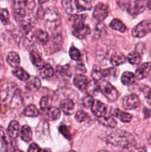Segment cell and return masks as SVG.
Listing matches in <instances>:
<instances>
[{
	"mask_svg": "<svg viewBox=\"0 0 151 152\" xmlns=\"http://www.w3.org/2000/svg\"><path fill=\"white\" fill-rule=\"evenodd\" d=\"M117 4L121 10H127L129 6L131 4L130 0H116Z\"/></svg>",
	"mask_w": 151,
	"mask_h": 152,
	"instance_id": "39",
	"label": "cell"
},
{
	"mask_svg": "<svg viewBox=\"0 0 151 152\" xmlns=\"http://www.w3.org/2000/svg\"><path fill=\"white\" fill-rule=\"evenodd\" d=\"M61 108L64 114L71 115L75 111V104L71 99H65L61 102Z\"/></svg>",
	"mask_w": 151,
	"mask_h": 152,
	"instance_id": "17",
	"label": "cell"
},
{
	"mask_svg": "<svg viewBox=\"0 0 151 152\" xmlns=\"http://www.w3.org/2000/svg\"><path fill=\"white\" fill-rule=\"evenodd\" d=\"M69 55L71 57V59H73V60L79 61L80 59H81V52L78 50V49H77L76 48L73 47V46H72V47L70 48Z\"/></svg>",
	"mask_w": 151,
	"mask_h": 152,
	"instance_id": "34",
	"label": "cell"
},
{
	"mask_svg": "<svg viewBox=\"0 0 151 152\" xmlns=\"http://www.w3.org/2000/svg\"><path fill=\"white\" fill-rule=\"evenodd\" d=\"M98 152H110V151H106V150H101V151H98Z\"/></svg>",
	"mask_w": 151,
	"mask_h": 152,
	"instance_id": "49",
	"label": "cell"
},
{
	"mask_svg": "<svg viewBox=\"0 0 151 152\" xmlns=\"http://www.w3.org/2000/svg\"><path fill=\"white\" fill-rule=\"evenodd\" d=\"M73 84L78 90L85 91L89 84L88 78L83 74H77L74 77Z\"/></svg>",
	"mask_w": 151,
	"mask_h": 152,
	"instance_id": "15",
	"label": "cell"
},
{
	"mask_svg": "<svg viewBox=\"0 0 151 152\" xmlns=\"http://www.w3.org/2000/svg\"><path fill=\"white\" fill-rule=\"evenodd\" d=\"M106 142L109 145L123 149L133 148L136 143L135 138L131 134L120 129L110 134L107 137Z\"/></svg>",
	"mask_w": 151,
	"mask_h": 152,
	"instance_id": "1",
	"label": "cell"
},
{
	"mask_svg": "<svg viewBox=\"0 0 151 152\" xmlns=\"http://www.w3.org/2000/svg\"><path fill=\"white\" fill-rule=\"evenodd\" d=\"M90 108H91L93 114L96 117H99V118L105 117L107 113L106 105L103 102L99 100H97V99H93Z\"/></svg>",
	"mask_w": 151,
	"mask_h": 152,
	"instance_id": "11",
	"label": "cell"
},
{
	"mask_svg": "<svg viewBox=\"0 0 151 152\" xmlns=\"http://www.w3.org/2000/svg\"><path fill=\"white\" fill-rule=\"evenodd\" d=\"M36 7L35 0H14L13 13L18 22H25L33 13Z\"/></svg>",
	"mask_w": 151,
	"mask_h": 152,
	"instance_id": "2",
	"label": "cell"
},
{
	"mask_svg": "<svg viewBox=\"0 0 151 152\" xmlns=\"http://www.w3.org/2000/svg\"><path fill=\"white\" fill-rule=\"evenodd\" d=\"M28 152H41V149L37 144L32 143L30 145Z\"/></svg>",
	"mask_w": 151,
	"mask_h": 152,
	"instance_id": "42",
	"label": "cell"
},
{
	"mask_svg": "<svg viewBox=\"0 0 151 152\" xmlns=\"http://www.w3.org/2000/svg\"><path fill=\"white\" fill-rule=\"evenodd\" d=\"M44 22L47 29H57L60 25V18L59 13L54 9L48 8L44 15Z\"/></svg>",
	"mask_w": 151,
	"mask_h": 152,
	"instance_id": "5",
	"label": "cell"
},
{
	"mask_svg": "<svg viewBox=\"0 0 151 152\" xmlns=\"http://www.w3.org/2000/svg\"><path fill=\"white\" fill-rule=\"evenodd\" d=\"M130 152H147V149L144 146L136 147V148H134V147H133V149H132Z\"/></svg>",
	"mask_w": 151,
	"mask_h": 152,
	"instance_id": "43",
	"label": "cell"
},
{
	"mask_svg": "<svg viewBox=\"0 0 151 152\" xmlns=\"http://www.w3.org/2000/svg\"><path fill=\"white\" fill-rule=\"evenodd\" d=\"M30 60L32 62V63L36 68H39V69L45 65V62H44V59L41 57V56L38 54V52L36 51V50H32L30 52Z\"/></svg>",
	"mask_w": 151,
	"mask_h": 152,
	"instance_id": "19",
	"label": "cell"
},
{
	"mask_svg": "<svg viewBox=\"0 0 151 152\" xmlns=\"http://www.w3.org/2000/svg\"><path fill=\"white\" fill-rule=\"evenodd\" d=\"M62 4L65 11L69 15H76L92 8L91 3L88 0H62Z\"/></svg>",
	"mask_w": 151,
	"mask_h": 152,
	"instance_id": "4",
	"label": "cell"
},
{
	"mask_svg": "<svg viewBox=\"0 0 151 152\" xmlns=\"http://www.w3.org/2000/svg\"><path fill=\"white\" fill-rule=\"evenodd\" d=\"M100 92H102L104 96L110 102H114L118 97V92L117 89L109 82L104 80L99 84Z\"/></svg>",
	"mask_w": 151,
	"mask_h": 152,
	"instance_id": "6",
	"label": "cell"
},
{
	"mask_svg": "<svg viewBox=\"0 0 151 152\" xmlns=\"http://www.w3.org/2000/svg\"><path fill=\"white\" fill-rule=\"evenodd\" d=\"M149 0H135L133 3H131L127 11L132 16H137L143 13L147 6Z\"/></svg>",
	"mask_w": 151,
	"mask_h": 152,
	"instance_id": "9",
	"label": "cell"
},
{
	"mask_svg": "<svg viewBox=\"0 0 151 152\" xmlns=\"http://www.w3.org/2000/svg\"><path fill=\"white\" fill-rule=\"evenodd\" d=\"M48 1V0H38V3H39V4H44V2H46V1Z\"/></svg>",
	"mask_w": 151,
	"mask_h": 152,
	"instance_id": "45",
	"label": "cell"
},
{
	"mask_svg": "<svg viewBox=\"0 0 151 152\" xmlns=\"http://www.w3.org/2000/svg\"><path fill=\"white\" fill-rule=\"evenodd\" d=\"M127 58L128 62L132 65H138V64L140 63L141 60H142L140 54L136 51L130 52Z\"/></svg>",
	"mask_w": 151,
	"mask_h": 152,
	"instance_id": "33",
	"label": "cell"
},
{
	"mask_svg": "<svg viewBox=\"0 0 151 152\" xmlns=\"http://www.w3.org/2000/svg\"><path fill=\"white\" fill-rule=\"evenodd\" d=\"M140 103L139 98L134 94L127 95L122 99V106L126 110L136 109L140 105Z\"/></svg>",
	"mask_w": 151,
	"mask_h": 152,
	"instance_id": "10",
	"label": "cell"
},
{
	"mask_svg": "<svg viewBox=\"0 0 151 152\" xmlns=\"http://www.w3.org/2000/svg\"><path fill=\"white\" fill-rule=\"evenodd\" d=\"M148 142H149V144H150L151 145V134H150V136L149 139H148Z\"/></svg>",
	"mask_w": 151,
	"mask_h": 152,
	"instance_id": "47",
	"label": "cell"
},
{
	"mask_svg": "<svg viewBox=\"0 0 151 152\" xmlns=\"http://www.w3.org/2000/svg\"><path fill=\"white\" fill-rule=\"evenodd\" d=\"M41 152H50V151H48V150L44 149V150H41Z\"/></svg>",
	"mask_w": 151,
	"mask_h": 152,
	"instance_id": "48",
	"label": "cell"
},
{
	"mask_svg": "<svg viewBox=\"0 0 151 152\" xmlns=\"http://www.w3.org/2000/svg\"><path fill=\"white\" fill-rule=\"evenodd\" d=\"M93 99L91 95H87V96H84L82 99V103L85 108H90L92 103H93Z\"/></svg>",
	"mask_w": 151,
	"mask_h": 152,
	"instance_id": "41",
	"label": "cell"
},
{
	"mask_svg": "<svg viewBox=\"0 0 151 152\" xmlns=\"http://www.w3.org/2000/svg\"><path fill=\"white\" fill-rule=\"evenodd\" d=\"M59 131H60L61 133L63 134V136L65 137H66L68 140H70L71 139V134L70 132L69 129L68 127H67L66 126L63 125V126H61L59 127Z\"/></svg>",
	"mask_w": 151,
	"mask_h": 152,
	"instance_id": "40",
	"label": "cell"
},
{
	"mask_svg": "<svg viewBox=\"0 0 151 152\" xmlns=\"http://www.w3.org/2000/svg\"><path fill=\"white\" fill-rule=\"evenodd\" d=\"M127 58L123 54H114L110 57V63L114 66L120 65L127 62Z\"/></svg>",
	"mask_w": 151,
	"mask_h": 152,
	"instance_id": "27",
	"label": "cell"
},
{
	"mask_svg": "<svg viewBox=\"0 0 151 152\" xmlns=\"http://www.w3.org/2000/svg\"><path fill=\"white\" fill-rule=\"evenodd\" d=\"M151 71V62H144L142 64L139 68L136 69V79L141 80L143 79L146 78Z\"/></svg>",
	"mask_w": 151,
	"mask_h": 152,
	"instance_id": "13",
	"label": "cell"
},
{
	"mask_svg": "<svg viewBox=\"0 0 151 152\" xmlns=\"http://www.w3.org/2000/svg\"><path fill=\"white\" fill-rule=\"evenodd\" d=\"M7 62L11 67L16 68L20 63V58L18 53L16 52L11 51L7 54Z\"/></svg>",
	"mask_w": 151,
	"mask_h": 152,
	"instance_id": "26",
	"label": "cell"
},
{
	"mask_svg": "<svg viewBox=\"0 0 151 152\" xmlns=\"http://www.w3.org/2000/svg\"><path fill=\"white\" fill-rule=\"evenodd\" d=\"M150 32L151 20H144L133 28L132 35L136 38H142Z\"/></svg>",
	"mask_w": 151,
	"mask_h": 152,
	"instance_id": "7",
	"label": "cell"
},
{
	"mask_svg": "<svg viewBox=\"0 0 151 152\" xmlns=\"http://www.w3.org/2000/svg\"><path fill=\"white\" fill-rule=\"evenodd\" d=\"M136 80V76L133 73L130 71H125L122 74L121 77V81L124 86H130L133 84Z\"/></svg>",
	"mask_w": 151,
	"mask_h": 152,
	"instance_id": "25",
	"label": "cell"
},
{
	"mask_svg": "<svg viewBox=\"0 0 151 152\" xmlns=\"http://www.w3.org/2000/svg\"><path fill=\"white\" fill-rule=\"evenodd\" d=\"M69 65H66L65 66L62 65H58L56 67V74L59 76V77H70V73Z\"/></svg>",
	"mask_w": 151,
	"mask_h": 152,
	"instance_id": "31",
	"label": "cell"
},
{
	"mask_svg": "<svg viewBox=\"0 0 151 152\" xmlns=\"http://www.w3.org/2000/svg\"><path fill=\"white\" fill-rule=\"evenodd\" d=\"M87 16L85 14L73 15L72 28L73 34L79 39H84L90 34V28L84 23Z\"/></svg>",
	"mask_w": 151,
	"mask_h": 152,
	"instance_id": "3",
	"label": "cell"
},
{
	"mask_svg": "<svg viewBox=\"0 0 151 152\" xmlns=\"http://www.w3.org/2000/svg\"><path fill=\"white\" fill-rule=\"evenodd\" d=\"M40 113L43 114L50 120H56L60 117L61 111L56 107L50 106L47 108H41Z\"/></svg>",
	"mask_w": 151,
	"mask_h": 152,
	"instance_id": "14",
	"label": "cell"
},
{
	"mask_svg": "<svg viewBox=\"0 0 151 152\" xmlns=\"http://www.w3.org/2000/svg\"><path fill=\"white\" fill-rule=\"evenodd\" d=\"M108 15V7L103 3H99L96 4L93 10V16L99 22H102Z\"/></svg>",
	"mask_w": 151,
	"mask_h": 152,
	"instance_id": "12",
	"label": "cell"
},
{
	"mask_svg": "<svg viewBox=\"0 0 151 152\" xmlns=\"http://www.w3.org/2000/svg\"><path fill=\"white\" fill-rule=\"evenodd\" d=\"M86 91L89 94V95H96L97 92L100 91V88H99V83L98 81L93 80V81L89 82V84L87 86Z\"/></svg>",
	"mask_w": 151,
	"mask_h": 152,
	"instance_id": "29",
	"label": "cell"
},
{
	"mask_svg": "<svg viewBox=\"0 0 151 152\" xmlns=\"http://www.w3.org/2000/svg\"><path fill=\"white\" fill-rule=\"evenodd\" d=\"M41 108H47L51 106V99L49 96H44L40 101Z\"/></svg>",
	"mask_w": 151,
	"mask_h": 152,
	"instance_id": "38",
	"label": "cell"
},
{
	"mask_svg": "<svg viewBox=\"0 0 151 152\" xmlns=\"http://www.w3.org/2000/svg\"><path fill=\"white\" fill-rule=\"evenodd\" d=\"M118 71L115 68H109L107 69H94L92 71L91 76L96 81H100L103 79L117 77Z\"/></svg>",
	"mask_w": 151,
	"mask_h": 152,
	"instance_id": "8",
	"label": "cell"
},
{
	"mask_svg": "<svg viewBox=\"0 0 151 152\" xmlns=\"http://www.w3.org/2000/svg\"><path fill=\"white\" fill-rule=\"evenodd\" d=\"M13 74L16 77H17L19 80H20L21 81L27 82L28 80V79L30 78V75L28 72L25 71L21 67H16L13 70Z\"/></svg>",
	"mask_w": 151,
	"mask_h": 152,
	"instance_id": "22",
	"label": "cell"
},
{
	"mask_svg": "<svg viewBox=\"0 0 151 152\" xmlns=\"http://www.w3.org/2000/svg\"><path fill=\"white\" fill-rule=\"evenodd\" d=\"M55 71L53 67L49 64H45L41 68H40L39 74L43 79H49L54 74Z\"/></svg>",
	"mask_w": 151,
	"mask_h": 152,
	"instance_id": "23",
	"label": "cell"
},
{
	"mask_svg": "<svg viewBox=\"0 0 151 152\" xmlns=\"http://www.w3.org/2000/svg\"><path fill=\"white\" fill-rule=\"evenodd\" d=\"M99 122L104 126L110 128H115L117 126V123L115 119L112 117H103L99 118Z\"/></svg>",
	"mask_w": 151,
	"mask_h": 152,
	"instance_id": "32",
	"label": "cell"
},
{
	"mask_svg": "<svg viewBox=\"0 0 151 152\" xmlns=\"http://www.w3.org/2000/svg\"><path fill=\"white\" fill-rule=\"evenodd\" d=\"M19 130H20L19 123L16 120H13L10 122L7 128V134L12 139H16L19 135Z\"/></svg>",
	"mask_w": 151,
	"mask_h": 152,
	"instance_id": "18",
	"label": "cell"
},
{
	"mask_svg": "<svg viewBox=\"0 0 151 152\" xmlns=\"http://www.w3.org/2000/svg\"><path fill=\"white\" fill-rule=\"evenodd\" d=\"M24 115L27 116V117H35L38 116L39 114V111L38 108L33 105H30L27 106L25 108L23 111Z\"/></svg>",
	"mask_w": 151,
	"mask_h": 152,
	"instance_id": "30",
	"label": "cell"
},
{
	"mask_svg": "<svg viewBox=\"0 0 151 152\" xmlns=\"http://www.w3.org/2000/svg\"><path fill=\"white\" fill-rule=\"evenodd\" d=\"M33 39L38 43L41 45H45L49 41V35L46 31L41 29H37L34 31L33 34Z\"/></svg>",
	"mask_w": 151,
	"mask_h": 152,
	"instance_id": "16",
	"label": "cell"
},
{
	"mask_svg": "<svg viewBox=\"0 0 151 152\" xmlns=\"http://www.w3.org/2000/svg\"><path fill=\"white\" fill-rule=\"evenodd\" d=\"M9 135L6 134L4 132V129L0 126V142L3 144V145H8L10 144V139H9Z\"/></svg>",
	"mask_w": 151,
	"mask_h": 152,
	"instance_id": "35",
	"label": "cell"
},
{
	"mask_svg": "<svg viewBox=\"0 0 151 152\" xmlns=\"http://www.w3.org/2000/svg\"><path fill=\"white\" fill-rule=\"evenodd\" d=\"M70 152H76V151H70Z\"/></svg>",
	"mask_w": 151,
	"mask_h": 152,
	"instance_id": "51",
	"label": "cell"
},
{
	"mask_svg": "<svg viewBox=\"0 0 151 152\" xmlns=\"http://www.w3.org/2000/svg\"><path fill=\"white\" fill-rule=\"evenodd\" d=\"M147 102L151 105V89L148 92L147 95Z\"/></svg>",
	"mask_w": 151,
	"mask_h": 152,
	"instance_id": "44",
	"label": "cell"
},
{
	"mask_svg": "<svg viewBox=\"0 0 151 152\" xmlns=\"http://www.w3.org/2000/svg\"><path fill=\"white\" fill-rule=\"evenodd\" d=\"M41 87V81L36 77L28 79L26 83V88L31 91H36Z\"/></svg>",
	"mask_w": 151,
	"mask_h": 152,
	"instance_id": "20",
	"label": "cell"
},
{
	"mask_svg": "<svg viewBox=\"0 0 151 152\" xmlns=\"http://www.w3.org/2000/svg\"><path fill=\"white\" fill-rule=\"evenodd\" d=\"M13 152H23V151H20V150H15V151H13Z\"/></svg>",
	"mask_w": 151,
	"mask_h": 152,
	"instance_id": "50",
	"label": "cell"
},
{
	"mask_svg": "<svg viewBox=\"0 0 151 152\" xmlns=\"http://www.w3.org/2000/svg\"><path fill=\"white\" fill-rule=\"evenodd\" d=\"M20 135L22 140L27 142H30L31 140V139H32L33 137V132L30 127L27 126V125L22 126L20 131Z\"/></svg>",
	"mask_w": 151,
	"mask_h": 152,
	"instance_id": "24",
	"label": "cell"
},
{
	"mask_svg": "<svg viewBox=\"0 0 151 152\" xmlns=\"http://www.w3.org/2000/svg\"><path fill=\"white\" fill-rule=\"evenodd\" d=\"M113 114L115 117H116L117 118L119 119L121 122L125 123H130L132 120V118H133V116L131 114L120 111L119 109H114L113 111Z\"/></svg>",
	"mask_w": 151,
	"mask_h": 152,
	"instance_id": "21",
	"label": "cell"
},
{
	"mask_svg": "<svg viewBox=\"0 0 151 152\" xmlns=\"http://www.w3.org/2000/svg\"><path fill=\"white\" fill-rule=\"evenodd\" d=\"M9 12L7 9L0 8V21L3 24H7L9 21Z\"/></svg>",
	"mask_w": 151,
	"mask_h": 152,
	"instance_id": "37",
	"label": "cell"
},
{
	"mask_svg": "<svg viewBox=\"0 0 151 152\" xmlns=\"http://www.w3.org/2000/svg\"><path fill=\"white\" fill-rule=\"evenodd\" d=\"M87 118H88V114L86 112H84V111H78L76 113L75 119L78 123L84 122L85 120H87Z\"/></svg>",
	"mask_w": 151,
	"mask_h": 152,
	"instance_id": "36",
	"label": "cell"
},
{
	"mask_svg": "<svg viewBox=\"0 0 151 152\" xmlns=\"http://www.w3.org/2000/svg\"><path fill=\"white\" fill-rule=\"evenodd\" d=\"M110 26L113 30L118 31L121 33L125 32L126 29H127L125 25L121 20L118 19H114L113 20H112V22L110 24Z\"/></svg>",
	"mask_w": 151,
	"mask_h": 152,
	"instance_id": "28",
	"label": "cell"
},
{
	"mask_svg": "<svg viewBox=\"0 0 151 152\" xmlns=\"http://www.w3.org/2000/svg\"><path fill=\"white\" fill-rule=\"evenodd\" d=\"M147 6H148V7H149L150 10H151V0H149V2H148Z\"/></svg>",
	"mask_w": 151,
	"mask_h": 152,
	"instance_id": "46",
	"label": "cell"
}]
</instances>
